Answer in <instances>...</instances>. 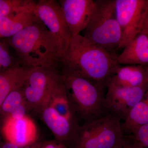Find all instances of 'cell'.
I'll return each instance as SVG.
<instances>
[{
  "label": "cell",
  "mask_w": 148,
  "mask_h": 148,
  "mask_svg": "<svg viewBox=\"0 0 148 148\" xmlns=\"http://www.w3.org/2000/svg\"><path fill=\"white\" fill-rule=\"evenodd\" d=\"M148 123V89L122 124L125 135H131L137 128Z\"/></svg>",
  "instance_id": "17"
},
{
  "label": "cell",
  "mask_w": 148,
  "mask_h": 148,
  "mask_svg": "<svg viewBox=\"0 0 148 148\" xmlns=\"http://www.w3.org/2000/svg\"><path fill=\"white\" fill-rule=\"evenodd\" d=\"M115 8L121 32L120 49L141 32L148 14V0H115Z\"/></svg>",
  "instance_id": "7"
},
{
  "label": "cell",
  "mask_w": 148,
  "mask_h": 148,
  "mask_svg": "<svg viewBox=\"0 0 148 148\" xmlns=\"http://www.w3.org/2000/svg\"><path fill=\"white\" fill-rule=\"evenodd\" d=\"M85 37L90 42L115 54L121 42L120 27L116 12L115 0H96L89 22L85 29Z\"/></svg>",
  "instance_id": "5"
},
{
  "label": "cell",
  "mask_w": 148,
  "mask_h": 148,
  "mask_svg": "<svg viewBox=\"0 0 148 148\" xmlns=\"http://www.w3.org/2000/svg\"><path fill=\"white\" fill-rule=\"evenodd\" d=\"M121 119L106 114L77 127L71 142L72 148H119L125 138Z\"/></svg>",
  "instance_id": "4"
},
{
  "label": "cell",
  "mask_w": 148,
  "mask_h": 148,
  "mask_svg": "<svg viewBox=\"0 0 148 148\" xmlns=\"http://www.w3.org/2000/svg\"><path fill=\"white\" fill-rule=\"evenodd\" d=\"M39 148H66L63 144H58L55 142H49L42 143Z\"/></svg>",
  "instance_id": "23"
},
{
  "label": "cell",
  "mask_w": 148,
  "mask_h": 148,
  "mask_svg": "<svg viewBox=\"0 0 148 148\" xmlns=\"http://www.w3.org/2000/svg\"><path fill=\"white\" fill-rule=\"evenodd\" d=\"M130 136L143 147L148 148V123L138 127Z\"/></svg>",
  "instance_id": "21"
},
{
  "label": "cell",
  "mask_w": 148,
  "mask_h": 148,
  "mask_svg": "<svg viewBox=\"0 0 148 148\" xmlns=\"http://www.w3.org/2000/svg\"><path fill=\"white\" fill-rule=\"evenodd\" d=\"M27 0H0V18L7 17L24 5Z\"/></svg>",
  "instance_id": "20"
},
{
  "label": "cell",
  "mask_w": 148,
  "mask_h": 148,
  "mask_svg": "<svg viewBox=\"0 0 148 148\" xmlns=\"http://www.w3.org/2000/svg\"><path fill=\"white\" fill-rule=\"evenodd\" d=\"M3 143L1 139V138H0V148H1V147Z\"/></svg>",
  "instance_id": "27"
},
{
  "label": "cell",
  "mask_w": 148,
  "mask_h": 148,
  "mask_svg": "<svg viewBox=\"0 0 148 148\" xmlns=\"http://www.w3.org/2000/svg\"><path fill=\"white\" fill-rule=\"evenodd\" d=\"M140 33L145 34L148 38V14L143 24V28Z\"/></svg>",
  "instance_id": "24"
},
{
  "label": "cell",
  "mask_w": 148,
  "mask_h": 148,
  "mask_svg": "<svg viewBox=\"0 0 148 148\" xmlns=\"http://www.w3.org/2000/svg\"><path fill=\"white\" fill-rule=\"evenodd\" d=\"M42 144V143L39 142H36L24 148H39L41 145Z\"/></svg>",
  "instance_id": "26"
},
{
  "label": "cell",
  "mask_w": 148,
  "mask_h": 148,
  "mask_svg": "<svg viewBox=\"0 0 148 148\" xmlns=\"http://www.w3.org/2000/svg\"><path fill=\"white\" fill-rule=\"evenodd\" d=\"M118 55L92 43L80 34L72 36L60 69H67L98 82L107 83L120 65Z\"/></svg>",
  "instance_id": "2"
},
{
  "label": "cell",
  "mask_w": 148,
  "mask_h": 148,
  "mask_svg": "<svg viewBox=\"0 0 148 148\" xmlns=\"http://www.w3.org/2000/svg\"><path fill=\"white\" fill-rule=\"evenodd\" d=\"M117 63L129 65H148V38L140 33L118 55Z\"/></svg>",
  "instance_id": "13"
},
{
  "label": "cell",
  "mask_w": 148,
  "mask_h": 148,
  "mask_svg": "<svg viewBox=\"0 0 148 148\" xmlns=\"http://www.w3.org/2000/svg\"></svg>",
  "instance_id": "28"
},
{
  "label": "cell",
  "mask_w": 148,
  "mask_h": 148,
  "mask_svg": "<svg viewBox=\"0 0 148 148\" xmlns=\"http://www.w3.org/2000/svg\"><path fill=\"white\" fill-rule=\"evenodd\" d=\"M32 69L19 64L0 73V109L9 93L22 86Z\"/></svg>",
  "instance_id": "16"
},
{
  "label": "cell",
  "mask_w": 148,
  "mask_h": 148,
  "mask_svg": "<svg viewBox=\"0 0 148 148\" xmlns=\"http://www.w3.org/2000/svg\"><path fill=\"white\" fill-rule=\"evenodd\" d=\"M9 45L5 40H0V73L20 64L10 51Z\"/></svg>",
  "instance_id": "19"
},
{
  "label": "cell",
  "mask_w": 148,
  "mask_h": 148,
  "mask_svg": "<svg viewBox=\"0 0 148 148\" xmlns=\"http://www.w3.org/2000/svg\"><path fill=\"white\" fill-rule=\"evenodd\" d=\"M1 148H20L18 146L12 144V143H9V142H6L3 143L2 146Z\"/></svg>",
  "instance_id": "25"
},
{
  "label": "cell",
  "mask_w": 148,
  "mask_h": 148,
  "mask_svg": "<svg viewBox=\"0 0 148 148\" xmlns=\"http://www.w3.org/2000/svg\"><path fill=\"white\" fill-rule=\"evenodd\" d=\"M19 63L29 68L60 69L63 52L56 39L36 18L34 24L5 39Z\"/></svg>",
  "instance_id": "1"
},
{
  "label": "cell",
  "mask_w": 148,
  "mask_h": 148,
  "mask_svg": "<svg viewBox=\"0 0 148 148\" xmlns=\"http://www.w3.org/2000/svg\"><path fill=\"white\" fill-rule=\"evenodd\" d=\"M106 110L125 121L132 109L143 99L148 86L130 87L107 81Z\"/></svg>",
  "instance_id": "9"
},
{
  "label": "cell",
  "mask_w": 148,
  "mask_h": 148,
  "mask_svg": "<svg viewBox=\"0 0 148 148\" xmlns=\"http://www.w3.org/2000/svg\"><path fill=\"white\" fill-rule=\"evenodd\" d=\"M148 65L119 66L108 79L112 82L130 87L148 86Z\"/></svg>",
  "instance_id": "14"
},
{
  "label": "cell",
  "mask_w": 148,
  "mask_h": 148,
  "mask_svg": "<svg viewBox=\"0 0 148 148\" xmlns=\"http://www.w3.org/2000/svg\"><path fill=\"white\" fill-rule=\"evenodd\" d=\"M42 118L45 124L62 142H70L78 127L76 123L61 116L50 106L42 110Z\"/></svg>",
  "instance_id": "15"
},
{
  "label": "cell",
  "mask_w": 148,
  "mask_h": 148,
  "mask_svg": "<svg viewBox=\"0 0 148 148\" xmlns=\"http://www.w3.org/2000/svg\"><path fill=\"white\" fill-rule=\"evenodd\" d=\"M61 76L59 69L32 68L22 85L27 108L43 110L47 106Z\"/></svg>",
  "instance_id": "6"
},
{
  "label": "cell",
  "mask_w": 148,
  "mask_h": 148,
  "mask_svg": "<svg viewBox=\"0 0 148 148\" xmlns=\"http://www.w3.org/2000/svg\"><path fill=\"white\" fill-rule=\"evenodd\" d=\"M26 104L22 86L11 91L3 102L0 114L4 117L10 115L15 109L22 104Z\"/></svg>",
  "instance_id": "18"
},
{
  "label": "cell",
  "mask_w": 148,
  "mask_h": 148,
  "mask_svg": "<svg viewBox=\"0 0 148 148\" xmlns=\"http://www.w3.org/2000/svg\"><path fill=\"white\" fill-rule=\"evenodd\" d=\"M72 36L79 34L87 26L95 6L93 0L58 1Z\"/></svg>",
  "instance_id": "11"
},
{
  "label": "cell",
  "mask_w": 148,
  "mask_h": 148,
  "mask_svg": "<svg viewBox=\"0 0 148 148\" xmlns=\"http://www.w3.org/2000/svg\"><path fill=\"white\" fill-rule=\"evenodd\" d=\"M34 12L36 18L57 40L64 55L69 48L72 35L58 1L40 0L37 1Z\"/></svg>",
  "instance_id": "8"
},
{
  "label": "cell",
  "mask_w": 148,
  "mask_h": 148,
  "mask_svg": "<svg viewBox=\"0 0 148 148\" xmlns=\"http://www.w3.org/2000/svg\"><path fill=\"white\" fill-rule=\"evenodd\" d=\"M36 2L27 0L10 16L0 18V40L10 38L35 23L34 11Z\"/></svg>",
  "instance_id": "12"
},
{
  "label": "cell",
  "mask_w": 148,
  "mask_h": 148,
  "mask_svg": "<svg viewBox=\"0 0 148 148\" xmlns=\"http://www.w3.org/2000/svg\"><path fill=\"white\" fill-rule=\"evenodd\" d=\"M60 70L67 96L75 113L86 122L106 114L107 83L95 81L67 69Z\"/></svg>",
  "instance_id": "3"
},
{
  "label": "cell",
  "mask_w": 148,
  "mask_h": 148,
  "mask_svg": "<svg viewBox=\"0 0 148 148\" xmlns=\"http://www.w3.org/2000/svg\"><path fill=\"white\" fill-rule=\"evenodd\" d=\"M119 148H144L139 144L131 136L125 135L124 140L121 145Z\"/></svg>",
  "instance_id": "22"
},
{
  "label": "cell",
  "mask_w": 148,
  "mask_h": 148,
  "mask_svg": "<svg viewBox=\"0 0 148 148\" xmlns=\"http://www.w3.org/2000/svg\"><path fill=\"white\" fill-rule=\"evenodd\" d=\"M1 129L6 142L12 143L19 148H25L36 142V124L27 115L20 119H14L9 116L4 117Z\"/></svg>",
  "instance_id": "10"
}]
</instances>
